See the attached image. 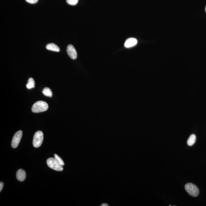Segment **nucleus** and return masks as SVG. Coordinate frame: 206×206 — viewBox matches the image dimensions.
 I'll list each match as a JSON object with an SVG mask.
<instances>
[{
    "label": "nucleus",
    "instance_id": "nucleus-1",
    "mask_svg": "<svg viewBox=\"0 0 206 206\" xmlns=\"http://www.w3.org/2000/svg\"><path fill=\"white\" fill-rule=\"evenodd\" d=\"M48 105L46 102L43 101H39L33 105L32 110L33 113L42 112L48 110Z\"/></svg>",
    "mask_w": 206,
    "mask_h": 206
},
{
    "label": "nucleus",
    "instance_id": "nucleus-2",
    "mask_svg": "<svg viewBox=\"0 0 206 206\" xmlns=\"http://www.w3.org/2000/svg\"><path fill=\"white\" fill-rule=\"evenodd\" d=\"M185 191L190 196L196 197L199 194L198 188L195 184L192 183H188L185 185Z\"/></svg>",
    "mask_w": 206,
    "mask_h": 206
},
{
    "label": "nucleus",
    "instance_id": "nucleus-3",
    "mask_svg": "<svg viewBox=\"0 0 206 206\" xmlns=\"http://www.w3.org/2000/svg\"><path fill=\"white\" fill-rule=\"evenodd\" d=\"M43 139L44 134L40 130L36 132L33 137V146L35 148L40 147L43 143Z\"/></svg>",
    "mask_w": 206,
    "mask_h": 206
},
{
    "label": "nucleus",
    "instance_id": "nucleus-4",
    "mask_svg": "<svg viewBox=\"0 0 206 206\" xmlns=\"http://www.w3.org/2000/svg\"><path fill=\"white\" fill-rule=\"evenodd\" d=\"M47 164L49 168L54 170L61 172L64 169L62 166L59 163L55 158H50L47 160Z\"/></svg>",
    "mask_w": 206,
    "mask_h": 206
},
{
    "label": "nucleus",
    "instance_id": "nucleus-5",
    "mask_svg": "<svg viewBox=\"0 0 206 206\" xmlns=\"http://www.w3.org/2000/svg\"><path fill=\"white\" fill-rule=\"evenodd\" d=\"M22 135L23 132L22 130H18L15 133L12 141L11 146L12 147L16 148L18 146L19 144L21 142Z\"/></svg>",
    "mask_w": 206,
    "mask_h": 206
},
{
    "label": "nucleus",
    "instance_id": "nucleus-6",
    "mask_svg": "<svg viewBox=\"0 0 206 206\" xmlns=\"http://www.w3.org/2000/svg\"><path fill=\"white\" fill-rule=\"evenodd\" d=\"M67 52L69 56L71 59L75 60L77 57V53L76 49L73 45H69L68 46L67 48Z\"/></svg>",
    "mask_w": 206,
    "mask_h": 206
},
{
    "label": "nucleus",
    "instance_id": "nucleus-7",
    "mask_svg": "<svg viewBox=\"0 0 206 206\" xmlns=\"http://www.w3.org/2000/svg\"><path fill=\"white\" fill-rule=\"evenodd\" d=\"M16 176L17 180L20 181H23L25 180L26 177V173L23 169H19L17 171Z\"/></svg>",
    "mask_w": 206,
    "mask_h": 206
},
{
    "label": "nucleus",
    "instance_id": "nucleus-8",
    "mask_svg": "<svg viewBox=\"0 0 206 206\" xmlns=\"http://www.w3.org/2000/svg\"><path fill=\"white\" fill-rule=\"evenodd\" d=\"M136 39L134 38H129L126 40L125 43V47L126 48H131L137 44Z\"/></svg>",
    "mask_w": 206,
    "mask_h": 206
},
{
    "label": "nucleus",
    "instance_id": "nucleus-9",
    "mask_svg": "<svg viewBox=\"0 0 206 206\" xmlns=\"http://www.w3.org/2000/svg\"><path fill=\"white\" fill-rule=\"evenodd\" d=\"M47 49L55 52H59L60 51V48L56 44L54 43L48 44L46 47Z\"/></svg>",
    "mask_w": 206,
    "mask_h": 206
},
{
    "label": "nucleus",
    "instance_id": "nucleus-10",
    "mask_svg": "<svg viewBox=\"0 0 206 206\" xmlns=\"http://www.w3.org/2000/svg\"><path fill=\"white\" fill-rule=\"evenodd\" d=\"M196 135L195 134H192L188 138V141H187V144L189 146H192L196 142Z\"/></svg>",
    "mask_w": 206,
    "mask_h": 206
},
{
    "label": "nucleus",
    "instance_id": "nucleus-11",
    "mask_svg": "<svg viewBox=\"0 0 206 206\" xmlns=\"http://www.w3.org/2000/svg\"><path fill=\"white\" fill-rule=\"evenodd\" d=\"M34 80L33 78H31L28 79V83L26 84V87L28 89H31L34 88L35 87Z\"/></svg>",
    "mask_w": 206,
    "mask_h": 206
},
{
    "label": "nucleus",
    "instance_id": "nucleus-12",
    "mask_svg": "<svg viewBox=\"0 0 206 206\" xmlns=\"http://www.w3.org/2000/svg\"><path fill=\"white\" fill-rule=\"evenodd\" d=\"M43 93L44 95L46 96L52 97V93L50 89L48 87H45L43 90Z\"/></svg>",
    "mask_w": 206,
    "mask_h": 206
},
{
    "label": "nucleus",
    "instance_id": "nucleus-13",
    "mask_svg": "<svg viewBox=\"0 0 206 206\" xmlns=\"http://www.w3.org/2000/svg\"><path fill=\"white\" fill-rule=\"evenodd\" d=\"M54 158L56 161L59 163V164H60L62 166H64L65 165L64 161H63L62 159L61 158V157H59V156L58 155H57L56 154H55L54 155Z\"/></svg>",
    "mask_w": 206,
    "mask_h": 206
},
{
    "label": "nucleus",
    "instance_id": "nucleus-14",
    "mask_svg": "<svg viewBox=\"0 0 206 206\" xmlns=\"http://www.w3.org/2000/svg\"><path fill=\"white\" fill-rule=\"evenodd\" d=\"M78 0H67V2L68 4L75 5L78 3Z\"/></svg>",
    "mask_w": 206,
    "mask_h": 206
},
{
    "label": "nucleus",
    "instance_id": "nucleus-15",
    "mask_svg": "<svg viewBox=\"0 0 206 206\" xmlns=\"http://www.w3.org/2000/svg\"><path fill=\"white\" fill-rule=\"evenodd\" d=\"M26 2L30 4H35L37 2L38 0H25Z\"/></svg>",
    "mask_w": 206,
    "mask_h": 206
},
{
    "label": "nucleus",
    "instance_id": "nucleus-16",
    "mask_svg": "<svg viewBox=\"0 0 206 206\" xmlns=\"http://www.w3.org/2000/svg\"><path fill=\"white\" fill-rule=\"evenodd\" d=\"M4 187V183L2 182H1L0 183V191H2L3 188Z\"/></svg>",
    "mask_w": 206,
    "mask_h": 206
},
{
    "label": "nucleus",
    "instance_id": "nucleus-17",
    "mask_svg": "<svg viewBox=\"0 0 206 206\" xmlns=\"http://www.w3.org/2000/svg\"><path fill=\"white\" fill-rule=\"evenodd\" d=\"M101 206H108V205L107 204H106V203H104V204H102V205H101Z\"/></svg>",
    "mask_w": 206,
    "mask_h": 206
},
{
    "label": "nucleus",
    "instance_id": "nucleus-18",
    "mask_svg": "<svg viewBox=\"0 0 206 206\" xmlns=\"http://www.w3.org/2000/svg\"><path fill=\"white\" fill-rule=\"evenodd\" d=\"M205 12H206V7H205Z\"/></svg>",
    "mask_w": 206,
    "mask_h": 206
}]
</instances>
